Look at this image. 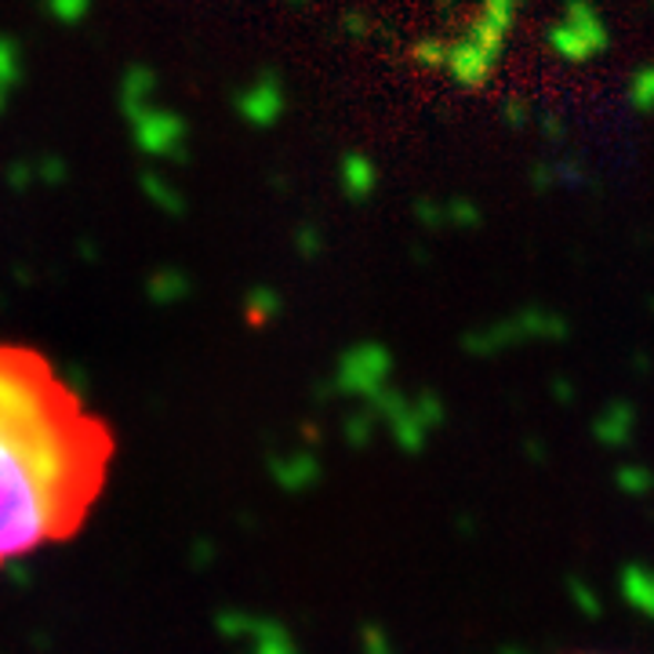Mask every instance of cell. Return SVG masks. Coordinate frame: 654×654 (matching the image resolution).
<instances>
[{
  "label": "cell",
  "instance_id": "cell-10",
  "mask_svg": "<svg viewBox=\"0 0 654 654\" xmlns=\"http://www.w3.org/2000/svg\"><path fill=\"white\" fill-rule=\"evenodd\" d=\"M44 8L59 25H81L91 11V0H44Z\"/></svg>",
  "mask_w": 654,
  "mask_h": 654
},
{
  "label": "cell",
  "instance_id": "cell-1",
  "mask_svg": "<svg viewBox=\"0 0 654 654\" xmlns=\"http://www.w3.org/2000/svg\"><path fill=\"white\" fill-rule=\"evenodd\" d=\"M116 462V433L44 352L0 338V568L73 542Z\"/></svg>",
  "mask_w": 654,
  "mask_h": 654
},
{
  "label": "cell",
  "instance_id": "cell-14",
  "mask_svg": "<svg viewBox=\"0 0 654 654\" xmlns=\"http://www.w3.org/2000/svg\"><path fill=\"white\" fill-rule=\"evenodd\" d=\"M443 4H448V0H443Z\"/></svg>",
  "mask_w": 654,
  "mask_h": 654
},
{
  "label": "cell",
  "instance_id": "cell-5",
  "mask_svg": "<svg viewBox=\"0 0 654 654\" xmlns=\"http://www.w3.org/2000/svg\"><path fill=\"white\" fill-rule=\"evenodd\" d=\"M287 106V95H284V84L277 73H258L252 84H244L237 91V113L244 124L252 127H273L284 116Z\"/></svg>",
  "mask_w": 654,
  "mask_h": 654
},
{
  "label": "cell",
  "instance_id": "cell-8",
  "mask_svg": "<svg viewBox=\"0 0 654 654\" xmlns=\"http://www.w3.org/2000/svg\"><path fill=\"white\" fill-rule=\"evenodd\" d=\"M343 182H346V190L349 193H371L375 186V164L368 161V156H360V153H349L346 161H343Z\"/></svg>",
  "mask_w": 654,
  "mask_h": 654
},
{
  "label": "cell",
  "instance_id": "cell-12",
  "mask_svg": "<svg viewBox=\"0 0 654 654\" xmlns=\"http://www.w3.org/2000/svg\"><path fill=\"white\" fill-rule=\"evenodd\" d=\"M343 25H346V30H349L352 37L368 33V30H364V25H368V22H364V19H357V16H346V19H343Z\"/></svg>",
  "mask_w": 654,
  "mask_h": 654
},
{
  "label": "cell",
  "instance_id": "cell-11",
  "mask_svg": "<svg viewBox=\"0 0 654 654\" xmlns=\"http://www.w3.org/2000/svg\"><path fill=\"white\" fill-rule=\"evenodd\" d=\"M411 59L418 65H426V70H437V65H443V59H448V41H443V37H422V41L411 48Z\"/></svg>",
  "mask_w": 654,
  "mask_h": 654
},
{
  "label": "cell",
  "instance_id": "cell-3",
  "mask_svg": "<svg viewBox=\"0 0 654 654\" xmlns=\"http://www.w3.org/2000/svg\"><path fill=\"white\" fill-rule=\"evenodd\" d=\"M545 41L560 59L585 62L607 48V30H604V19H600L593 0H568L564 11H560V19L549 25Z\"/></svg>",
  "mask_w": 654,
  "mask_h": 654
},
{
  "label": "cell",
  "instance_id": "cell-9",
  "mask_svg": "<svg viewBox=\"0 0 654 654\" xmlns=\"http://www.w3.org/2000/svg\"><path fill=\"white\" fill-rule=\"evenodd\" d=\"M630 102L636 113H651L654 110V62L640 65L633 73V84H630Z\"/></svg>",
  "mask_w": 654,
  "mask_h": 654
},
{
  "label": "cell",
  "instance_id": "cell-2",
  "mask_svg": "<svg viewBox=\"0 0 654 654\" xmlns=\"http://www.w3.org/2000/svg\"><path fill=\"white\" fill-rule=\"evenodd\" d=\"M517 11L520 0H480V16L469 22V30L458 41H448L443 70L462 88H480L502 62Z\"/></svg>",
  "mask_w": 654,
  "mask_h": 654
},
{
  "label": "cell",
  "instance_id": "cell-7",
  "mask_svg": "<svg viewBox=\"0 0 654 654\" xmlns=\"http://www.w3.org/2000/svg\"><path fill=\"white\" fill-rule=\"evenodd\" d=\"M19 84H22V48L8 33H0V95L11 99V91Z\"/></svg>",
  "mask_w": 654,
  "mask_h": 654
},
{
  "label": "cell",
  "instance_id": "cell-4",
  "mask_svg": "<svg viewBox=\"0 0 654 654\" xmlns=\"http://www.w3.org/2000/svg\"><path fill=\"white\" fill-rule=\"evenodd\" d=\"M127 124L131 135H135V146L150 156H182L190 142V124L175 110H161L156 102L131 116Z\"/></svg>",
  "mask_w": 654,
  "mask_h": 654
},
{
  "label": "cell",
  "instance_id": "cell-6",
  "mask_svg": "<svg viewBox=\"0 0 654 654\" xmlns=\"http://www.w3.org/2000/svg\"><path fill=\"white\" fill-rule=\"evenodd\" d=\"M153 95H156V73L150 65H131L121 81V113L131 121L135 113L153 106Z\"/></svg>",
  "mask_w": 654,
  "mask_h": 654
},
{
  "label": "cell",
  "instance_id": "cell-13",
  "mask_svg": "<svg viewBox=\"0 0 654 654\" xmlns=\"http://www.w3.org/2000/svg\"><path fill=\"white\" fill-rule=\"evenodd\" d=\"M292 4H303V0H292Z\"/></svg>",
  "mask_w": 654,
  "mask_h": 654
}]
</instances>
